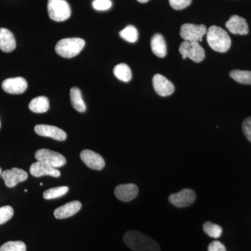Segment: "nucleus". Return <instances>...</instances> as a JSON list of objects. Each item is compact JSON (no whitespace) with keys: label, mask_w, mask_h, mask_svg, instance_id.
I'll use <instances>...</instances> for the list:
<instances>
[{"label":"nucleus","mask_w":251,"mask_h":251,"mask_svg":"<svg viewBox=\"0 0 251 251\" xmlns=\"http://www.w3.org/2000/svg\"><path fill=\"white\" fill-rule=\"evenodd\" d=\"M203 230L209 237L218 239L222 234L223 229L217 224H213L210 221H206L203 224Z\"/></svg>","instance_id":"nucleus-24"},{"label":"nucleus","mask_w":251,"mask_h":251,"mask_svg":"<svg viewBox=\"0 0 251 251\" xmlns=\"http://www.w3.org/2000/svg\"><path fill=\"white\" fill-rule=\"evenodd\" d=\"M82 204L79 201H72L57 208L54 211V216L57 219H64L75 215L80 210Z\"/></svg>","instance_id":"nucleus-17"},{"label":"nucleus","mask_w":251,"mask_h":251,"mask_svg":"<svg viewBox=\"0 0 251 251\" xmlns=\"http://www.w3.org/2000/svg\"><path fill=\"white\" fill-rule=\"evenodd\" d=\"M179 52L182 59L189 58L194 62H202L205 58V52L198 41H184L179 46Z\"/></svg>","instance_id":"nucleus-5"},{"label":"nucleus","mask_w":251,"mask_h":251,"mask_svg":"<svg viewBox=\"0 0 251 251\" xmlns=\"http://www.w3.org/2000/svg\"><path fill=\"white\" fill-rule=\"evenodd\" d=\"M0 126H1V125H0Z\"/></svg>","instance_id":"nucleus-35"},{"label":"nucleus","mask_w":251,"mask_h":251,"mask_svg":"<svg viewBox=\"0 0 251 251\" xmlns=\"http://www.w3.org/2000/svg\"><path fill=\"white\" fill-rule=\"evenodd\" d=\"M113 72L115 76L122 82H128L131 80V70L127 64H123V63L117 64L114 68Z\"/></svg>","instance_id":"nucleus-22"},{"label":"nucleus","mask_w":251,"mask_h":251,"mask_svg":"<svg viewBox=\"0 0 251 251\" xmlns=\"http://www.w3.org/2000/svg\"><path fill=\"white\" fill-rule=\"evenodd\" d=\"M151 48L152 52L157 57H166L167 54L166 43L163 36L160 34H156L153 36L151 40Z\"/></svg>","instance_id":"nucleus-19"},{"label":"nucleus","mask_w":251,"mask_h":251,"mask_svg":"<svg viewBox=\"0 0 251 251\" xmlns=\"http://www.w3.org/2000/svg\"><path fill=\"white\" fill-rule=\"evenodd\" d=\"M1 175V168H0V175Z\"/></svg>","instance_id":"nucleus-34"},{"label":"nucleus","mask_w":251,"mask_h":251,"mask_svg":"<svg viewBox=\"0 0 251 251\" xmlns=\"http://www.w3.org/2000/svg\"><path fill=\"white\" fill-rule=\"evenodd\" d=\"M171 7L175 10L184 9L192 2V0H169Z\"/></svg>","instance_id":"nucleus-30"},{"label":"nucleus","mask_w":251,"mask_h":251,"mask_svg":"<svg viewBox=\"0 0 251 251\" xmlns=\"http://www.w3.org/2000/svg\"><path fill=\"white\" fill-rule=\"evenodd\" d=\"M14 209L11 206H4L0 207V225L9 221L14 216Z\"/></svg>","instance_id":"nucleus-28"},{"label":"nucleus","mask_w":251,"mask_h":251,"mask_svg":"<svg viewBox=\"0 0 251 251\" xmlns=\"http://www.w3.org/2000/svg\"><path fill=\"white\" fill-rule=\"evenodd\" d=\"M48 12L52 21L63 22L70 18L72 9L65 0H49Z\"/></svg>","instance_id":"nucleus-4"},{"label":"nucleus","mask_w":251,"mask_h":251,"mask_svg":"<svg viewBox=\"0 0 251 251\" xmlns=\"http://www.w3.org/2000/svg\"><path fill=\"white\" fill-rule=\"evenodd\" d=\"M123 240L126 245L133 251H161L158 243L138 231L126 232Z\"/></svg>","instance_id":"nucleus-1"},{"label":"nucleus","mask_w":251,"mask_h":251,"mask_svg":"<svg viewBox=\"0 0 251 251\" xmlns=\"http://www.w3.org/2000/svg\"><path fill=\"white\" fill-rule=\"evenodd\" d=\"M49 108V99L44 96L32 99L29 104V110L36 113H44L47 112Z\"/></svg>","instance_id":"nucleus-21"},{"label":"nucleus","mask_w":251,"mask_h":251,"mask_svg":"<svg viewBox=\"0 0 251 251\" xmlns=\"http://www.w3.org/2000/svg\"><path fill=\"white\" fill-rule=\"evenodd\" d=\"M207 29L204 25H195L186 23L180 29V36L184 41H202Z\"/></svg>","instance_id":"nucleus-7"},{"label":"nucleus","mask_w":251,"mask_h":251,"mask_svg":"<svg viewBox=\"0 0 251 251\" xmlns=\"http://www.w3.org/2000/svg\"><path fill=\"white\" fill-rule=\"evenodd\" d=\"M85 45V41L80 38H67L57 43L55 51L61 57L72 58L80 53Z\"/></svg>","instance_id":"nucleus-3"},{"label":"nucleus","mask_w":251,"mask_h":251,"mask_svg":"<svg viewBox=\"0 0 251 251\" xmlns=\"http://www.w3.org/2000/svg\"><path fill=\"white\" fill-rule=\"evenodd\" d=\"M16 48V39L11 31L0 28V50L4 52H11Z\"/></svg>","instance_id":"nucleus-18"},{"label":"nucleus","mask_w":251,"mask_h":251,"mask_svg":"<svg viewBox=\"0 0 251 251\" xmlns=\"http://www.w3.org/2000/svg\"><path fill=\"white\" fill-rule=\"evenodd\" d=\"M229 76L239 83L251 85L250 71L232 70L229 72Z\"/></svg>","instance_id":"nucleus-23"},{"label":"nucleus","mask_w":251,"mask_h":251,"mask_svg":"<svg viewBox=\"0 0 251 251\" xmlns=\"http://www.w3.org/2000/svg\"><path fill=\"white\" fill-rule=\"evenodd\" d=\"M34 130L38 135L41 136L49 137L52 139L64 141L67 139V135L66 132L58 127L54 126L39 125H36Z\"/></svg>","instance_id":"nucleus-10"},{"label":"nucleus","mask_w":251,"mask_h":251,"mask_svg":"<svg viewBox=\"0 0 251 251\" xmlns=\"http://www.w3.org/2000/svg\"><path fill=\"white\" fill-rule=\"evenodd\" d=\"M242 130L247 139L251 143V117H247L243 122Z\"/></svg>","instance_id":"nucleus-31"},{"label":"nucleus","mask_w":251,"mask_h":251,"mask_svg":"<svg viewBox=\"0 0 251 251\" xmlns=\"http://www.w3.org/2000/svg\"><path fill=\"white\" fill-rule=\"evenodd\" d=\"M138 187L134 184H120L115 189V195L117 199L122 202H130L137 197Z\"/></svg>","instance_id":"nucleus-14"},{"label":"nucleus","mask_w":251,"mask_h":251,"mask_svg":"<svg viewBox=\"0 0 251 251\" xmlns=\"http://www.w3.org/2000/svg\"><path fill=\"white\" fill-rule=\"evenodd\" d=\"M27 247L24 242L21 241L8 242L0 247V251H26Z\"/></svg>","instance_id":"nucleus-27"},{"label":"nucleus","mask_w":251,"mask_h":251,"mask_svg":"<svg viewBox=\"0 0 251 251\" xmlns=\"http://www.w3.org/2000/svg\"><path fill=\"white\" fill-rule=\"evenodd\" d=\"M2 89L9 94H21L27 89V82L22 77H11L3 81Z\"/></svg>","instance_id":"nucleus-12"},{"label":"nucleus","mask_w":251,"mask_h":251,"mask_svg":"<svg viewBox=\"0 0 251 251\" xmlns=\"http://www.w3.org/2000/svg\"><path fill=\"white\" fill-rule=\"evenodd\" d=\"M226 27L233 34L247 35L249 33V25L247 21L241 16L234 15L226 23Z\"/></svg>","instance_id":"nucleus-15"},{"label":"nucleus","mask_w":251,"mask_h":251,"mask_svg":"<svg viewBox=\"0 0 251 251\" xmlns=\"http://www.w3.org/2000/svg\"><path fill=\"white\" fill-rule=\"evenodd\" d=\"M92 6L97 11H106L111 8L112 1L110 0H94Z\"/></svg>","instance_id":"nucleus-29"},{"label":"nucleus","mask_w":251,"mask_h":251,"mask_svg":"<svg viewBox=\"0 0 251 251\" xmlns=\"http://www.w3.org/2000/svg\"><path fill=\"white\" fill-rule=\"evenodd\" d=\"M122 39L130 43H135L138 41V31L133 25H128L120 32Z\"/></svg>","instance_id":"nucleus-26"},{"label":"nucleus","mask_w":251,"mask_h":251,"mask_svg":"<svg viewBox=\"0 0 251 251\" xmlns=\"http://www.w3.org/2000/svg\"><path fill=\"white\" fill-rule=\"evenodd\" d=\"M68 191H69V188L67 186H59V187L46 190L43 196L46 200L55 199V198L62 197L63 196L67 194Z\"/></svg>","instance_id":"nucleus-25"},{"label":"nucleus","mask_w":251,"mask_h":251,"mask_svg":"<svg viewBox=\"0 0 251 251\" xmlns=\"http://www.w3.org/2000/svg\"><path fill=\"white\" fill-rule=\"evenodd\" d=\"M1 175L5 184L9 188L14 187L18 183L27 180L28 177L27 173L25 171L17 168L5 171L1 173Z\"/></svg>","instance_id":"nucleus-9"},{"label":"nucleus","mask_w":251,"mask_h":251,"mask_svg":"<svg viewBox=\"0 0 251 251\" xmlns=\"http://www.w3.org/2000/svg\"><path fill=\"white\" fill-rule=\"evenodd\" d=\"M196 199V194L191 188H184L181 191L170 196L168 201L176 207H187L193 204Z\"/></svg>","instance_id":"nucleus-8"},{"label":"nucleus","mask_w":251,"mask_h":251,"mask_svg":"<svg viewBox=\"0 0 251 251\" xmlns=\"http://www.w3.org/2000/svg\"><path fill=\"white\" fill-rule=\"evenodd\" d=\"M206 41L211 49L219 52H226L231 47V39L227 31L212 25L206 31Z\"/></svg>","instance_id":"nucleus-2"},{"label":"nucleus","mask_w":251,"mask_h":251,"mask_svg":"<svg viewBox=\"0 0 251 251\" xmlns=\"http://www.w3.org/2000/svg\"><path fill=\"white\" fill-rule=\"evenodd\" d=\"M152 81L155 92L161 97H168L175 92V86L173 82L161 74H156Z\"/></svg>","instance_id":"nucleus-13"},{"label":"nucleus","mask_w":251,"mask_h":251,"mask_svg":"<svg viewBox=\"0 0 251 251\" xmlns=\"http://www.w3.org/2000/svg\"><path fill=\"white\" fill-rule=\"evenodd\" d=\"M71 103L75 110L80 112L86 111V105L82 97V93L78 87H72L70 91Z\"/></svg>","instance_id":"nucleus-20"},{"label":"nucleus","mask_w":251,"mask_h":251,"mask_svg":"<svg viewBox=\"0 0 251 251\" xmlns=\"http://www.w3.org/2000/svg\"><path fill=\"white\" fill-rule=\"evenodd\" d=\"M35 158L38 161L45 163L52 168H61L67 163L65 157L58 152L47 150L41 149L35 153Z\"/></svg>","instance_id":"nucleus-6"},{"label":"nucleus","mask_w":251,"mask_h":251,"mask_svg":"<svg viewBox=\"0 0 251 251\" xmlns=\"http://www.w3.org/2000/svg\"><path fill=\"white\" fill-rule=\"evenodd\" d=\"M80 158L86 166L95 171H100L105 167V161L99 153L90 150H85L80 153Z\"/></svg>","instance_id":"nucleus-11"},{"label":"nucleus","mask_w":251,"mask_h":251,"mask_svg":"<svg viewBox=\"0 0 251 251\" xmlns=\"http://www.w3.org/2000/svg\"><path fill=\"white\" fill-rule=\"evenodd\" d=\"M207 250L208 251H227L224 244L219 241H214L211 242L208 247Z\"/></svg>","instance_id":"nucleus-32"},{"label":"nucleus","mask_w":251,"mask_h":251,"mask_svg":"<svg viewBox=\"0 0 251 251\" xmlns=\"http://www.w3.org/2000/svg\"><path fill=\"white\" fill-rule=\"evenodd\" d=\"M29 171L31 175L35 177H40L46 175L53 177H59L61 175L60 172L57 168H52L45 163L38 161L31 165Z\"/></svg>","instance_id":"nucleus-16"},{"label":"nucleus","mask_w":251,"mask_h":251,"mask_svg":"<svg viewBox=\"0 0 251 251\" xmlns=\"http://www.w3.org/2000/svg\"><path fill=\"white\" fill-rule=\"evenodd\" d=\"M137 1H139L140 3H147L150 0H137Z\"/></svg>","instance_id":"nucleus-33"}]
</instances>
